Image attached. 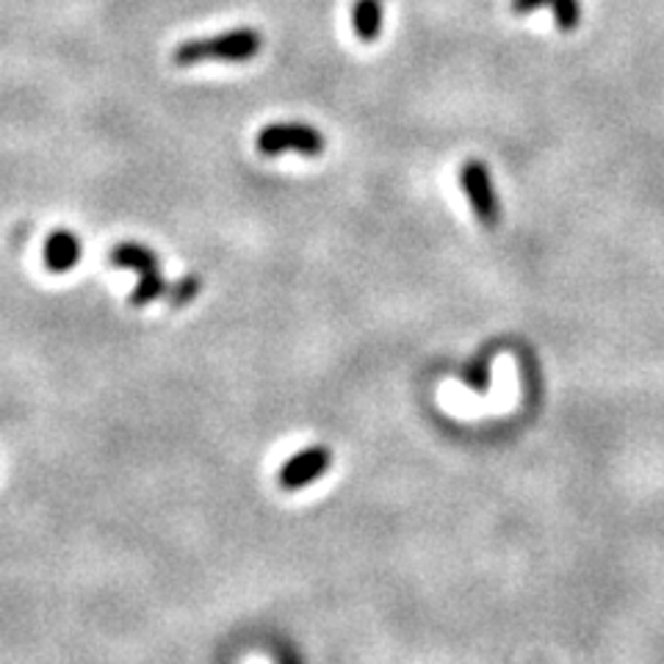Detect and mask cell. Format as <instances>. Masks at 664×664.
I'll return each instance as SVG.
<instances>
[{
    "label": "cell",
    "instance_id": "obj_1",
    "mask_svg": "<svg viewBox=\"0 0 664 664\" xmlns=\"http://www.w3.org/2000/svg\"><path fill=\"white\" fill-rule=\"evenodd\" d=\"M264 50V36L252 25H239V28L221 31V34L197 36V39H186L174 48L172 61L178 67H197L205 61H252Z\"/></svg>",
    "mask_w": 664,
    "mask_h": 664
},
{
    "label": "cell",
    "instance_id": "obj_2",
    "mask_svg": "<svg viewBox=\"0 0 664 664\" xmlns=\"http://www.w3.org/2000/svg\"><path fill=\"white\" fill-rule=\"evenodd\" d=\"M255 147L261 156L269 158L282 156V153H300V156L316 158L327 147V138L316 125H307V122H271V125L257 131Z\"/></svg>",
    "mask_w": 664,
    "mask_h": 664
},
{
    "label": "cell",
    "instance_id": "obj_3",
    "mask_svg": "<svg viewBox=\"0 0 664 664\" xmlns=\"http://www.w3.org/2000/svg\"><path fill=\"white\" fill-rule=\"evenodd\" d=\"M111 261L120 269L136 271L138 275V286L131 297V305L142 307L167 293V282H164L161 269H158L156 252H150L147 246L136 244V241H122V244H117L111 250Z\"/></svg>",
    "mask_w": 664,
    "mask_h": 664
},
{
    "label": "cell",
    "instance_id": "obj_4",
    "mask_svg": "<svg viewBox=\"0 0 664 664\" xmlns=\"http://www.w3.org/2000/svg\"><path fill=\"white\" fill-rule=\"evenodd\" d=\"M460 189L466 192L473 214L482 221V228H496L498 221H502V203H498V192L493 186V174L487 169V164L476 161V158L462 164Z\"/></svg>",
    "mask_w": 664,
    "mask_h": 664
},
{
    "label": "cell",
    "instance_id": "obj_5",
    "mask_svg": "<svg viewBox=\"0 0 664 664\" xmlns=\"http://www.w3.org/2000/svg\"><path fill=\"white\" fill-rule=\"evenodd\" d=\"M329 462H333V457H329V451L324 449V446H313V449L300 451V455H293L291 460L282 466L280 485L286 487V491H300V487L311 485L318 476H324Z\"/></svg>",
    "mask_w": 664,
    "mask_h": 664
},
{
    "label": "cell",
    "instance_id": "obj_6",
    "mask_svg": "<svg viewBox=\"0 0 664 664\" xmlns=\"http://www.w3.org/2000/svg\"><path fill=\"white\" fill-rule=\"evenodd\" d=\"M538 9H551L554 14V23L559 31H576L581 23V0H512V12L518 17L523 14H532Z\"/></svg>",
    "mask_w": 664,
    "mask_h": 664
},
{
    "label": "cell",
    "instance_id": "obj_7",
    "mask_svg": "<svg viewBox=\"0 0 664 664\" xmlns=\"http://www.w3.org/2000/svg\"><path fill=\"white\" fill-rule=\"evenodd\" d=\"M81 257V241L79 236L70 230H56L45 244V264L50 271H70L79 264Z\"/></svg>",
    "mask_w": 664,
    "mask_h": 664
},
{
    "label": "cell",
    "instance_id": "obj_8",
    "mask_svg": "<svg viewBox=\"0 0 664 664\" xmlns=\"http://www.w3.org/2000/svg\"><path fill=\"white\" fill-rule=\"evenodd\" d=\"M385 7L383 0H354L352 3V28L360 43H374L383 36Z\"/></svg>",
    "mask_w": 664,
    "mask_h": 664
},
{
    "label": "cell",
    "instance_id": "obj_9",
    "mask_svg": "<svg viewBox=\"0 0 664 664\" xmlns=\"http://www.w3.org/2000/svg\"><path fill=\"white\" fill-rule=\"evenodd\" d=\"M462 379H466V385L471 390H476V394H485L487 388H491L493 377H491V358H476L471 365H468L466 372H462Z\"/></svg>",
    "mask_w": 664,
    "mask_h": 664
},
{
    "label": "cell",
    "instance_id": "obj_10",
    "mask_svg": "<svg viewBox=\"0 0 664 664\" xmlns=\"http://www.w3.org/2000/svg\"><path fill=\"white\" fill-rule=\"evenodd\" d=\"M197 293H200V280L197 277H186V280H180L178 286H174V291L169 293V302H172L174 307H180L186 305V302H192Z\"/></svg>",
    "mask_w": 664,
    "mask_h": 664
}]
</instances>
